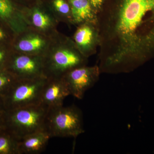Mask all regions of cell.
Masks as SVG:
<instances>
[{
	"label": "cell",
	"instance_id": "obj_3",
	"mask_svg": "<svg viewBox=\"0 0 154 154\" xmlns=\"http://www.w3.org/2000/svg\"><path fill=\"white\" fill-rule=\"evenodd\" d=\"M48 110L41 104L5 110L4 128L19 140L28 135L45 130Z\"/></svg>",
	"mask_w": 154,
	"mask_h": 154
},
{
	"label": "cell",
	"instance_id": "obj_17",
	"mask_svg": "<svg viewBox=\"0 0 154 154\" xmlns=\"http://www.w3.org/2000/svg\"><path fill=\"white\" fill-rule=\"evenodd\" d=\"M16 80L5 69H0V95L3 97Z\"/></svg>",
	"mask_w": 154,
	"mask_h": 154
},
{
	"label": "cell",
	"instance_id": "obj_20",
	"mask_svg": "<svg viewBox=\"0 0 154 154\" xmlns=\"http://www.w3.org/2000/svg\"><path fill=\"white\" fill-rule=\"evenodd\" d=\"M95 12L98 14L103 8L106 0H88Z\"/></svg>",
	"mask_w": 154,
	"mask_h": 154
},
{
	"label": "cell",
	"instance_id": "obj_7",
	"mask_svg": "<svg viewBox=\"0 0 154 154\" xmlns=\"http://www.w3.org/2000/svg\"><path fill=\"white\" fill-rule=\"evenodd\" d=\"M25 14L29 27L43 35L51 38L58 32L60 22L46 0H37L26 6Z\"/></svg>",
	"mask_w": 154,
	"mask_h": 154
},
{
	"label": "cell",
	"instance_id": "obj_4",
	"mask_svg": "<svg viewBox=\"0 0 154 154\" xmlns=\"http://www.w3.org/2000/svg\"><path fill=\"white\" fill-rule=\"evenodd\" d=\"M45 130L51 137H77L85 131L82 110L75 105L48 109Z\"/></svg>",
	"mask_w": 154,
	"mask_h": 154
},
{
	"label": "cell",
	"instance_id": "obj_23",
	"mask_svg": "<svg viewBox=\"0 0 154 154\" xmlns=\"http://www.w3.org/2000/svg\"><path fill=\"white\" fill-rule=\"evenodd\" d=\"M5 111L4 102H3L2 96L0 95V112Z\"/></svg>",
	"mask_w": 154,
	"mask_h": 154
},
{
	"label": "cell",
	"instance_id": "obj_15",
	"mask_svg": "<svg viewBox=\"0 0 154 154\" xmlns=\"http://www.w3.org/2000/svg\"><path fill=\"white\" fill-rule=\"evenodd\" d=\"M53 13L60 22L73 25L70 7L68 0H46Z\"/></svg>",
	"mask_w": 154,
	"mask_h": 154
},
{
	"label": "cell",
	"instance_id": "obj_16",
	"mask_svg": "<svg viewBox=\"0 0 154 154\" xmlns=\"http://www.w3.org/2000/svg\"><path fill=\"white\" fill-rule=\"evenodd\" d=\"M19 140L4 128L0 131V154H19Z\"/></svg>",
	"mask_w": 154,
	"mask_h": 154
},
{
	"label": "cell",
	"instance_id": "obj_8",
	"mask_svg": "<svg viewBox=\"0 0 154 154\" xmlns=\"http://www.w3.org/2000/svg\"><path fill=\"white\" fill-rule=\"evenodd\" d=\"M101 74L98 65L93 66L87 65L71 70L63 77L70 95L82 99L86 91L98 82Z\"/></svg>",
	"mask_w": 154,
	"mask_h": 154
},
{
	"label": "cell",
	"instance_id": "obj_13",
	"mask_svg": "<svg viewBox=\"0 0 154 154\" xmlns=\"http://www.w3.org/2000/svg\"><path fill=\"white\" fill-rule=\"evenodd\" d=\"M51 137L46 130L28 135L19 140V154H38L44 151Z\"/></svg>",
	"mask_w": 154,
	"mask_h": 154
},
{
	"label": "cell",
	"instance_id": "obj_21",
	"mask_svg": "<svg viewBox=\"0 0 154 154\" xmlns=\"http://www.w3.org/2000/svg\"><path fill=\"white\" fill-rule=\"evenodd\" d=\"M15 1L19 3V4H21L22 5L28 6L36 2L37 0H15Z\"/></svg>",
	"mask_w": 154,
	"mask_h": 154
},
{
	"label": "cell",
	"instance_id": "obj_10",
	"mask_svg": "<svg viewBox=\"0 0 154 154\" xmlns=\"http://www.w3.org/2000/svg\"><path fill=\"white\" fill-rule=\"evenodd\" d=\"M25 7L15 0H0V21L16 35L29 27L25 16Z\"/></svg>",
	"mask_w": 154,
	"mask_h": 154
},
{
	"label": "cell",
	"instance_id": "obj_19",
	"mask_svg": "<svg viewBox=\"0 0 154 154\" xmlns=\"http://www.w3.org/2000/svg\"><path fill=\"white\" fill-rule=\"evenodd\" d=\"M12 52L11 47L0 46V69H5Z\"/></svg>",
	"mask_w": 154,
	"mask_h": 154
},
{
	"label": "cell",
	"instance_id": "obj_1",
	"mask_svg": "<svg viewBox=\"0 0 154 154\" xmlns=\"http://www.w3.org/2000/svg\"><path fill=\"white\" fill-rule=\"evenodd\" d=\"M97 26L101 73L131 72L154 57V0H106Z\"/></svg>",
	"mask_w": 154,
	"mask_h": 154
},
{
	"label": "cell",
	"instance_id": "obj_9",
	"mask_svg": "<svg viewBox=\"0 0 154 154\" xmlns=\"http://www.w3.org/2000/svg\"><path fill=\"white\" fill-rule=\"evenodd\" d=\"M51 38L28 27L15 36L11 45L13 51L30 55L44 56Z\"/></svg>",
	"mask_w": 154,
	"mask_h": 154
},
{
	"label": "cell",
	"instance_id": "obj_6",
	"mask_svg": "<svg viewBox=\"0 0 154 154\" xmlns=\"http://www.w3.org/2000/svg\"><path fill=\"white\" fill-rule=\"evenodd\" d=\"M5 69L17 80L46 76L43 56L30 55L12 51Z\"/></svg>",
	"mask_w": 154,
	"mask_h": 154
},
{
	"label": "cell",
	"instance_id": "obj_12",
	"mask_svg": "<svg viewBox=\"0 0 154 154\" xmlns=\"http://www.w3.org/2000/svg\"><path fill=\"white\" fill-rule=\"evenodd\" d=\"M70 95L63 78L47 77L42 92L40 104L48 109L63 106L64 100Z\"/></svg>",
	"mask_w": 154,
	"mask_h": 154
},
{
	"label": "cell",
	"instance_id": "obj_2",
	"mask_svg": "<svg viewBox=\"0 0 154 154\" xmlns=\"http://www.w3.org/2000/svg\"><path fill=\"white\" fill-rule=\"evenodd\" d=\"M46 77L61 78L73 69L87 65L88 58L78 49L72 38L58 32L51 37L43 56Z\"/></svg>",
	"mask_w": 154,
	"mask_h": 154
},
{
	"label": "cell",
	"instance_id": "obj_14",
	"mask_svg": "<svg viewBox=\"0 0 154 154\" xmlns=\"http://www.w3.org/2000/svg\"><path fill=\"white\" fill-rule=\"evenodd\" d=\"M73 25L77 26L85 23L97 25V14L88 0H68Z\"/></svg>",
	"mask_w": 154,
	"mask_h": 154
},
{
	"label": "cell",
	"instance_id": "obj_18",
	"mask_svg": "<svg viewBox=\"0 0 154 154\" xmlns=\"http://www.w3.org/2000/svg\"><path fill=\"white\" fill-rule=\"evenodd\" d=\"M15 36L13 30L0 21V46L11 47Z\"/></svg>",
	"mask_w": 154,
	"mask_h": 154
},
{
	"label": "cell",
	"instance_id": "obj_11",
	"mask_svg": "<svg viewBox=\"0 0 154 154\" xmlns=\"http://www.w3.org/2000/svg\"><path fill=\"white\" fill-rule=\"evenodd\" d=\"M78 49L85 57L95 54L99 45V36L97 25L85 23L77 26L72 38Z\"/></svg>",
	"mask_w": 154,
	"mask_h": 154
},
{
	"label": "cell",
	"instance_id": "obj_22",
	"mask_svg": "<svg viewBox=\"0 0 154 154\" xmlns=\"http://www.w3.org/2000/svg\"><path fill=\"white\" fill-rule=\"evenodd\" d=\"M4 111L0 112V131L4 128V121H3V113Z\"/></svg>",
	"mask_w": 154,
	"mask_h": 154
},
{
	"label": "cell",
	"instance_id": "obj_5",
	"mask_svg": "<svg viewBox=\"0 0 154 154\" xmlns=\"http://www.w3.org/2000/svg\"><path fill=\"white\" fill-rule=\"evenodd\" d=\"M47 77L17 80L3 96L5 110L40 104L42 88Z\"/></svg>",
	"mask_w": 154,
	"mask_h": 154
}]
</instances>
